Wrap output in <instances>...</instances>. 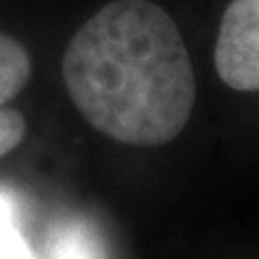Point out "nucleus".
I'll return each mask as SVG.
<instances>
[{"mask_svg":"<svg viewBox=\"0 0 259 259\" xmlns=\"http://www.w3.org/2000/svg\"><path fill=\"white\" fill-rule=\"evenodd\" d=\"M32 76L28 50L18 39L0 32V158L11 153L26 136V119L7 104L15 100Z\"/></svg>","mask_w":259,"mask_h":259,"instance_id":"nucleus-3","label":"nucleus"},{"mask_svg":"<svg viewBox=\"0 0 259 259\" xmlns=\"http://www.w3.org/2000/svg\"><path fill=\"white\" fill-rule=\"evenodd\" d=\"M63 82L89 125L134 147L177 139L197 97L182 32L151 0H112L89 18L63 54Z\"/></svg>","mask_w":259,"mask_h":259,"instance_id":"nucleus-1","label":"nucleus"},{"mask_svg":"<svg viewBox=\"0 0 259 259\" xmlns=\"http://www.w3.org/2000/svg\"><path fill=\"white\" fill-rule=\"evenodd\" d=\"M0 259H35L26 238L18 229L9 199L0 197Z\"/></svg>","mask_w":259,"mask_h":259,"instance_id":"nucleus-4","label":"nucleus"},{"mask_svg":"<svg viewBox=\"0 0 259 259\" xmlns=\"http://www.w3.org/2000/svg\"><path fill=\"white\" fill-rule=\"evenodd\" d=\"M218 78L233 91L259 93V0H231L214 46Z\"/></svg>","mask_w":259,"mask_h":259,"instance_id":"nucleus-2","label":"nucleus"}]
</instances>
